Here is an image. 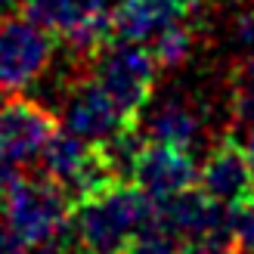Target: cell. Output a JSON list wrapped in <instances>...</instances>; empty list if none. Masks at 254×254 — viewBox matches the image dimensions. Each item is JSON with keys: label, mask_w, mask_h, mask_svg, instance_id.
Returning <instances> with one entry per match:
<instances>
[{"label": "cell", "mask_w": 254, "mask_h": 254, "mask_svg": "<svg viewBox=\"0 0 254 254\" xmlns=\"http://www.w3.org/2000/svg\"><path fill=\"white\" fill-rule=\"evenodd\" d=\"M115 3L118 0H22V16L65 37L84 25H115Z\"/></svg>", "instance_id": "cell-12"}, {"label": "cell", "mask_w": 254, "mask_h": 254, "mask_svg": "<svg viewBox=\"0 0 254 254\" xmlns=\"http://www.w3.org/2000/svg\"><path fill=\"white\" fill-rule=\"evenodd\" d=\"M242 149H245L248 164H251V171H254V127H248V130H245V143H242Z\"/></svg>", "instance_id": "cell-20"}, {"label": "cell", "mask_w": 254, "mask_h": 254, "mask_svg": "<svg viewBox=\"0 0 254 254\" xmlns=\"http://www.w3.org/2000/svg\"><path fill=\"white\" fill-rule=\"evenodd\" d=\"M0 254H28V245L0 220Z\"/></svg>", "instance_id": "cell-19"}, {"label": "cell", "mask_w": 254, "mask_h": 254, "mask_svg": "<svg viewBox=\"0 0 254 254\" xmlns=\"http://www.w3.org/2000/svg\"><path fill=\"white\" fill-rule=\"evenodd\" d=\"M180 248H183V239L177 233H171L161 220H155V223L143 226L127 242V248L121 254H180Z\"/></svg>", "instance_id": "cell-15"}, {"label": "cell", "mask_w": 254, "mask_h": 254, "mask_svg": "<svg viewBox=\"0 0 254 254\" xmlns=\"http://www.w3.org/2000/svg\"><path fill=\"white\" fill-rule=\"evenodd\" d=\"M87 68L99 81V87L118 103V109L133 121H139V115L146 112L161 71L158 59L152 56V50L146 44L124 41V37H112L87 62Z\"/></svg>", "instance_id": "cell-2"}, {"label": "cell", "mask_w": 254, "mask_h": 254, "mask_svg": "<svg viewBox=\"0 0 254 254\" xmlns=\"http://www.w3.org/2000/svg\"><path fill=\"white\" fill-rule=\"evenodd\" d=\"M155 220V198L133 180H118L74 205L68 236L78 254H121L143 226Z\"/></svg>", "instance_id": "cell-1"}, {"label": "cell", "mask_w": 254, "mask_h": 254, "mask_svg": "<svg viewBox=\"0 0 254 254\" xmlns=\"http://www.w3.org/2000/svg\"><path fill=\"white\" fill-rule=\"evenodd\" d=\"M230 239L239 254H254V195L230 211Z\"/></svg>", "instance_id": "cell-16"}, {"label": "cell", "mask_w": 254, "mask_h": 254, "mask_svg": "<svg viewBox=\"0 0 254 254\" xmlns=\"http://www.w3.org/2000/svg\"><path fill=\"white\" fill-rule=\"evenodd\" d=\"M74 201L53 177H22L0 201V220L25 245H41L65 236Z\"/></svg>", "instance_id": "cell-3"}, {"label": "cell", "mask_w": 254, "mask_h": 254, "mask_svg": "<svg viewBox=\"0 0 254 254\" xmlns=\"http://www.w3.org/2000/svg\"><path fill=\"white\" fill-rule=\"evenodd\" d=\"M152 50V56L158 59L161 68H180L183 62H189L195 50V28H192V19L186 22H177L171 25L168 31H161L152 44H146Z\"/></svg>", "instance_id": "cell-14"}, {"label": "cell", "mask_w": 254, "mask_h": 254, "mask_svg": "<svg viewBox=\"0 0 254 254\" xmlns=\"http://www.w3.org/2000/svg\"><path fill=\"white\" fill-rule=\"evenodd\" d=\"M133 183L155 201L198 186V168H195L192 149L146 139L133 168Z\"/></svg>", "instance_id": "cell-7"}, {"label": "cell", "mask_w": 254, "mask_h": 254, "mask_svg": "<svg viewBox=\"0 0 254 254\" xmlns=\"http://www.w3.org/2000/svg\"><path fill=\"white\" fill-rule=\"evenodd\" d=\"M198 3H201V0H198Z\"/></svg>", "instance_id": "cell-23"}, {"label": "cell", "mask_w": 254, "mask_h": 254, "mask_svg": "<svg viewBox=\"0 0 254 254\" xmlns=\"http://www.w3.org/2000/svg\"><path fill=\"white\" fill-rule=\"evenodd\" d=\"M56 53V34L28 16H0V90L22 93L41 81Z\"/></svg>", "instance_id": "cell-5"}, {"label": "cell", "mask_w": 254, "mask_h": 254, "mask_svg": "<svg viewBox=\"0 0 254 254\" xmlns=\"http://www.w3.org/2000/svg\"><path fill=\"white\" fill-rule=\"evenodd\" d=\"M198 189L226 208H236L254 195V171L236 139L223 136L208 152L205 164L198 168Z\"/></svg>", "instance_id": "cell-10"}, {"label": "cell", "mask_w": 254, "mask_h": 254, "mask_svg": "<svg viewBox=\"0 0 254 254\" xmlns=\"http://www.w3.org/2000/svg\"><path fill=\"white\" fill-rule=\"evenodd\" d=\"M22 177H25L22 161H16V158H9V155H3V152H0V201L12 192V186H16Z\"/></svg>", "instance_id": "cell-18"}, {"label": "cell", "mask_w": 254, "mask_h": 254, "mask_svg": "<svg viewBox=\"0 0 254 254\" xmlns=\"http://www.w3.org/2000/svg\"><path fill=\"white\" fill-rule=\"evenodd\" d=\"M56 130L59 121L47 106H41L37 99H25L12 93L9 103L3 106V115H0V152L22 164L34 161L41 158L44 146Z\"/></svg>", "instance_id": "cell-8"}, {"label": "cell", "mask_w": 254, "mask_h": 254, "mask_svg": "<svg viewBox=\"0 0 254 254\" xmlns=\"http://www.w3.org/2000/svg\"><path fill=\"white\" fill-rule=\"evenodd\" d=\"M180 254H239V251L226 239H189V242H183Z\"/></svg>", "instance_id": "cell-17"}, {"label": "cell", "mask_w": 254, "mask_h": 254, "mask_svg": "<svg viewBox=\"0 0 254 254\" xmlns=\"http://www.w3.org/2000/svg\"><path fill=\"white\" fill-rule=\"evenodd\" d=\"M198 0H118L115 3V37L152 44L171 25L192 19Z\"/></svg>", "instance_id": "cell-11"}, {"label": "cell", "mask_w": 254, "mask_h": 254, "mask_svg": "<svg viewBox=\"0 0 254 254\" xmlns=\"http://www.w3.org/2000/svg\"><path fill=\"white\" fill-rule=\"evenodd\" d=\"M59 109H62V118H65V130L78 133L81 139H90L96 146L115 139L127 127L139 124L118 109V103L99 87L90 68H78L68 78L65 93L59 99Z\"/></svg>", "instance_id": "cell-6"}, {"label": "cell", "mask_w": 254, "mask_h": 254, "mask_svg": "<svg viewBox=\"0 0 254 254\" xmlns=\"http://www.w3.org/2000/svg\"><path fill=\"white\" fill-rule=\"evenodd\" d=\"M41 164H44V174L53 177L65 189L74 205L103 192L106 186L118 183V177L112 174L103 149L90 143V139H81L71 130H62V133L56 130L50 136V143L41 152Z\"/></svg>", "instance_id": "cell-4"}, {"label": "cell", "mask_w": 254, "mask_h": 254, "mask_svg": "<svg viewBox=\"0 0 254 254\" xmlns=\"http://www.w3.org/2000/svg\"><path fill=\"white\" fill-rule=\"evenodd\" d=\"M12 9H22V0H0V16H9Z\"/></svg>", "instance_id": "cell-21"}, {"label": "cell", "mask_w": 254, "mask_h": 254, "mask_svg": "<svg viewBox=\"0 0 254 254\" xmlns=\"http://www.w3.org/2000/svg\"><path fill=\"white\" fill-rule=\"evenodd\" d=\"M155 208H158V220L171 233L180 236L183 242H189V239H226V242H233L230 239L233 208L208 198L198 186L155 201Z\"/></svg>", "instance_id": "cell-9"}, {"label": "cell", "mask_w": 254, "mask_h": 254, "mask_svg": "<svg viewBox=\"0 0 254 254\" xmlns=\"http://www.w3.org/2000/svg\"><path fill=\"white\" fill-rule=\"evenodd\" d=\"M146 139H155V143H171V146H183L192 149L201 143V133H205V121L201 115L180 96H168L149 112L146 118Z\"/></svg>", "instance_id": "cell-13"}, {"label": "cell", "mask_w": 254, "mask_h": 254, "mask_svg": "<svg viewBox=\"0 0 254 254\" xmlns=\"http://www.w3.org/2000/svg\"><path fill=\"white\" fill-rule=\"evenodd\" d=\"M9 96H12V93H6V90H0V115H3V106L9 103Z\"/></svg>", "instance_id": "cell-22"}]
</instances>
